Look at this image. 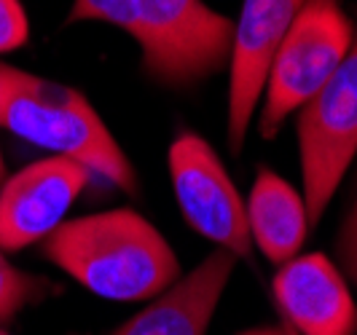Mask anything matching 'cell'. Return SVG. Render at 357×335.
Instances as JSON below:
<instances>
[{"label":"cell","mask_w":357,"mask_h":335,"mask_svg":"<svg viewBox=\"0 0 357 335\" xmlns=\"http://www.w3.org/2000/svg\"><path fill=\"white\" fill-rule=\"evenodd\" d=\"M40 258L113 303L156 298L183 274L167 236L132 207L65 220L40 244Z\"/></svg>","instance_id":"obj_1"},{"label":"cell","mask_w":357,"mask_h":335,"mask_svg":"<svg viewBox=\"0 0 357 335\" xmlns=\"http://www.w3.org/2000/svg\"><path fill=\"white\" fill-rule=\"evenodd\" d=\"M0 129L52 156L84 164L94 177L135 196V164L89 97L75 86L0 62Z\"/></svg>","instance_id":"obj_2"},{"label":"cell","mask_w":357,"mask_h":335,"mask_svg":"<svg viewBox=\"0 0 357 335\" xmlns=\"http://www.w3.org/2000/svg\"><path fill=\"white\" fill-rule=\"evenodd\" d=\"M355 40V22L344 0H306L271 59L258 105L264 140L280 134L285 121L339 70Z\"/></svg>","instance_id":"obj_3"},{"label":"cell","mask_w":357,"mask_h":335,"mask_svg":"<svg viewBox=\"0 0 357 335\" xmlns=\"http://www.w3.org/2000/svg\"><path fill=\"white\" fill-rule=\"evenodd\" d=\"M140 56L151 81L197 86L229 68L234 22L204 0H137Z\"/></svg>","instance_id":"obj_4"},{"label":"cell","mask_w":357,"mask_h":335,"mask_svg":"<svg viewBox=\"0 0 357 335\" xmlns=\"http://www.w3.org/2000/svg\"><path fill=\"white\" fill-rule=\"evenodd\" d=\"M296 116L301 194L309 223L317 226L357 156V27L339 70Z\"/></svg>","instance_id":"obj_5"},{"label":"cell","mask_w":357,"mask_h":335,"mask_svg":"<svg viewBox=\"0 0 357 335\" xmlns=\"http://www.w3.org/2000/svg\"><path fill=\"white\" fill-rule=\"evenodd\" d=\"M167 166L180 215L191 231L218 249L231 252L236 260L252 263L245 198L213 145L197 132L183 129L169 142Z\"/></svg>","instance_id":"obj_6"},{"label":"cell","mask_w":357,"mask_h":335,"mask_svg":"<svg viewBox=\"0 0 357 335\" xmlns=\"http://www.w3.org/2000/svg\"><path fill=\"white\" fill-rule=\"evenodd\" d=\"M91 180L84 164L65 156H46L6 177L0 185V249L22 252L43 244L68 220Z\"/></svg>","instance_id":"obj_7"},{"label":"cell","mask_w":357,"mask_h":335,"mask_svg":"<svg viewBox=\"0 0 357 335\" xmlns=\"http://www.w3.org/2000/svg\"><path fill=\"white\" fill-rule=\"evenodd\" d=\"M306 0H245L234 22L229 54V107L226 142L234 156L242 153L252 116L261 105L271 59Z\"/></svg>","instance_id":"obj_8"},{"label":"cell","mask_w":357,"mask_h":335,"mask_svg":"<svg viewBox=\"0 0 357 335\" xmlns=\"http://www.w3.org/2000/svg\"><path fill=\"white\" fill-rule=\"evenodd\" d=\"M271 298L296 335H357V303L349 284L322 252H304L280 265Z\"/></svg>","instance_id":"obj_9"},{"label":"cell","mask_w":357,"mask_h":335,"mask_svg":"<svg viewBox=\"0 0 357 335\" xmlns=\"http://www.w3.org/2000/svg\"><path fill=\"white\" fill-rule=\"evenodd\" d=\"M236 263L231 252L215 249L110 335H207Z\"/></svg>","instance_id":"obj_10"},{"label":"cell","mask_w":357,"mask_h":335,"mask_svg":"<svg viewBox=\"0 0 357 335\" xmlns=\"http://www.w3.org/2000/svg\"><path fill=\"white\" fill-rule=\"evenodd\" d=\"M245 215L252 249H258L268 263L282 265L301 255L312 228L301 188L274 169L261 166L245 201Z\"/></svg>","instance_id":"obj_11"},{"label":"cell","mask_w":357,"mask_h":335,"mask_svg":"<svg viewBox=\"0 0 357 335\" xmlns=\"http://www.w3.org/2000/svg\"><path fill=\"white\" fill-rule=\"evenodd\" d=\"M54 293H59V287L52 279L14 265L8 252L0 249V325H11L22 311L52 298Z\"/></svg>","instance_id":"obj_12"},{"label":"cell","mask_w":357,"mask_h":335,"mask_svg":"<svg viewBox=\"0 0 357 335\" xmlns=\"http://www.w3.org/2000/svg\"><path fill=\"white\" fill-rule=\"evenodd\" d=\"M75 22H100L116 30H124L132 40L140 36V6L137 0H73L68 24Z\"/></svg>","instance_id":"obj_13"},{"label":"cell","mask_w":357,"mask_h":335,"mask_svg":"<svg viewBox=\"0 0 357 335\" xmlns=\"http://www.w3.org/2000/svg\"><path fill=\"white\" fill-rule=\"evenodd\" d=\"M30 40V17L22 0H0V56L19 52Z\"/></svg>","instance_id":"obj_14"},{"label":"cell","mask_w":357,"mask_h":335,"mask_svg":"<svg viewBox=\"0 0 357 335\" xmlns=\"http://www.w3.org/2000/svg\"><path fill=\"white\" fill-rule=\"evenodd\" d=\"M336 255L341 260V268L357 282V198L349 215L341 223L339 239H336Z\"/></svg>","instance_id":"obj_15"},{"label":"cell","mask_w":357,"mask_h":335,"mask_svg":"<svg viewBox=\"0 0 357 335\" xmlns=\"http://www.w3.org/2000/svg\"><path fill=\"white\" fill-rule=\"evenodd\" d=\"M236 335H296L285 322L282 325H261V327H250V330H242Z\"/></svg>","instance_id":"obj_16"},{"label":"cell","mask_w":357,"mask_h":335,"mask_svg":"<svg viewBox=\"0 0 357 335\" xmlns=\"http://www.w3.org/2000/svg\"><path fill=\"white\" fill-rule=\"evenodd\" d=\"M6 180V159H3V148H0V185Z\"/></svg>","instance_id":"obj_17"},{"label":"cell","mask_w":357,"mask_h":335,"mask_svg":"<svg viewBox=\"0 0 357 335\" xmlns=\"http://www.w3.org/2000/svg\"><path fill=\"white\" fill-rule=\"evenodd\" d=\"M0 335H11L8 330H6V325H0Z\"/></svg>","instance_id":"obj_18"},{"label":"cell","mask_w":357,"mask_h":335,"mask_svg":"<svg viewBox=\"0 0 357 335\" xmlns=\"http://www.w3.org/2000/svg\"><path fill=\"white\" fill-rule=\"evenodd\" d=\"M70 335H86V333H70Z\"/></svg>","instance_id":"obj_19"}]
</instances>
